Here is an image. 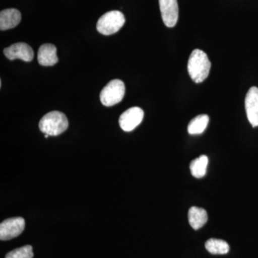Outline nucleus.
Masks as SVG:
<instances>
[{
  "label": "nucleus",
  "instance_id": "1",
  "mask_svg": "<svg viewBox=\"0 0 258 258\" xmlns=\"http://www.w3.org/2000/svg\"><path fill=\"white\" fill-rule=\"evenodd\" d=\"M188 72L191 80L195 83H200L207 79L211 69V62L208 55L203 50H193L188 61Z\"/></svg>",
  "mask_w": 258,
  "mask_h": 258
},
{
  "label": "nucleus",
  "instance_id": "2",
  "mask_svg": "<svg viewBox=\"0 0 258 258\" xmlns=\"http://www.w3.org/2000/svg\"><path fill=\"white\" fill-rule=\"evenodd\" d=\"M69 127L67 117L62 112L54 111L44 115L39 123V128L42 133L49 136H58Z\"/></svg>",
  "mask_w": 258,
  "mask_h": 258
},
{
  "label": "nucleus",
  "instance_id": "3",
  "mask_svg": "<svg viewBox=\"0 0 258 258\" xmlns=\"http://www.w3.org/2000/svg\"><path fill=\"white\" fill-rule=\"evenodd\" d=\"M125 21L124 15L121 12L113 10L102 15L97 23L96 29L102 35H113L119 31Z\"/></svg>",
  "mask_w": 258,
  "mask_h": 258
},
{
  "label": "nucleus",
  "instance_id": "4",
  "mask_svg": "<svg viewBox=\"0 0 258 258\" xmlns=\"http://www.w3.org/2000/svg\"><path fill=\"white\" fill-rule=\"evenodd\" d=\"M125 85L119 79L112 80L100 93V100L103 106H114L123 100L125 95Z\"/></svg>",
  "mask_w": 258,
  "mask_h": 258
},
{
  "label": "nucleus",
  "instance_id": "5",
  "mask_svg": "<svg viewBox=\"0 0 258 258\" xmlns=\"http://www.w3.org/2000/svg\"><path fill=\"white\" fill-rule=\"evenodd\" d=\"M25 221L23 217H12L0 224V240H10L18 237L25 230Z\"/></svg>",
  "mask_w": 258,
  "mask_h": 258
},
{
  "label": "nucleus",
  "instance_id": "6",
  "mask_svg": "<svg viewBox=\"0 0 258 258\" xmlns=\"http://www.w3.org/2000/svg\"><path fill=\"white\" fill-rule=\"evenodd\" d=\"M144 115L143 110L139 107L128 108L120 115L118 120L120 128L124 132H132L142 123Z\"/></svg>",
  "mask_w": 258,
  "mask_h": 258
},
{
  "label": "nucleus",
  "instance_id": "7",
  "mask_svg": "<svg viewBox=\"0 0 258 258\" xmlns=\"http://www.w3.org/2000/svg\"><path fill=\"white\" fill-rule=\"evenodd\" d=\"M159 2L164 25L168 28L175 26L179 18L177 0H159Z\"/></svg>",
  "mask_w": 258,
  "mask_h": 258
},
{
  "label": "nucleus",
  "instance_id": "8",
  "mask_svg": "<svg viewBox=\"0 0 258 258\" xmlns=\"http://www.w3.org/2000/svg\"><path fill=\"white\" fill-rule=\"evenodd\" d=\"M5 55L10 60L20 59L25 62L33 60L34 51L32 47L25 42H18L4 50Z\"/></svg>",
  "mask_w": 258,
  "mask_h": 258
},
{
  "label": "nucleus",
  "instance_id": "9",
  "mask_svg": "<svg viewBox=\"0 0 258 258\" xmlns=\"http://www.w3.org/2000/svg\"><path fill=\"white\" fill-rule=\"evenodd\" d=\"M244 103L249 123L253 127L258 126V88H249Z\"/></svg>",
  "mask_w": 258,
  "mask_h": 258
},
{
  "label": "nucleus",
  "instance_id": "10",
  "mask_svg": "<svg viewBox=\"0 0 258 258\" xmlns=\"http://www.w3.org/2000/svg\"><path fill=\"white\" fill-rule=\"evenodd\" d=\"M39 64L43 66H52L58 62L57 48L52 44H44L39 48L37 53Z\"/></svg>",
  "mask_w": 258,
  "mask_h": 258
},
{
  "label": "nucleus",
  "instance_id": "11",
  "mask_svg": "<svg viewBox=\"0 0 258 258\" xmlns=\"http://www.w3.org/2000/svg\"><path fill=\"white\" fill-rule=\"evenodd\" d=\"M21 21V13L16 9H7L0 13V30H7L18 26Z\"/></svg>",
  "mask_w": 258,
  "mask_h": 258
},
{
  "label": "nucleus",
  "instance_id": "12",
  "mask_svg": "<svg viewBox=\"0 0 258 258\" xmlns=\"http://www.w3.org/2000/svg\"><path fill=\"white\" fill-rule=\"evenodd\" d=\"M188 219L190 225L194 230H197L203 227L207 223L208 215L207 211L198 207H191L188 212Z\"/></svg>",
  "mask_w": 258,
  "mask_h": 258
},
{
  "label": "nucleus",
  "instance_id": "13",
  "mask_svg": "<svg viewBox=\"0 0 258 258\" xmlns=\"http://www.w3.org/2000/svg\"><path fill=\"white\" fill-rule=\"evenodd\" d=\"M210 118L208 115H200L194 118L188 125V132L191 135L203 134L208 127Z\"/></svg>",
  "mask_w": 258,
  "mask_h": 258
},
{
  "label": "nucleus",
  "instance_id": "14",
  "mask_svg": "<svg viewBox=\"0 0 258 258\" xmlns=\"http://www.w3.org/2000/svg\"><path fill=\"white\" fill-rule=\"evenodd\" d=\"M208 157L205 155L200 156V157L194 159L190 164V171L195 178H203L207 173V168L208 166Z\"/></svg>",
  "mask_w": 258,
  "mask_h": 258
},
{
  "label": "nucleus",
  "instance_id": "15",
  "mask_svg": "<svg viewBox=\"0 0 258 258\" xmlns=\"http://www.w3.org/2000/svg\"><path fill=\"white\" fill-rule=\"evenodd\" d=\"M205 247L209 252L213 254H225L230 250V246L227 242L215 238L207 241Z\"/></svg>",
  "mask_w": 258,
  "mask_h": 258
},
{
  "label": "nucleus",
  "instance_id": "16",
  "mask_svg": "<svg viewBox=\"0 0 258 258\" xmlns=\"http://www.w3.org/2000/svg\"><path fill=\"white\" fill-rule=\"evenodd\" d=\"M34 254L31 245H25L8 252L5 258H32Z\"/></svg>",
  "mask_w": 258,
  "mask_h": 258
},
{
  "label": "nucleus",
  "instance_id": "17",
  "mask_svg": "<svg viewBox=\"0 0 258 258\" xmlns=\"http://www.w3.org/2000/svg\"><path fill=\"white\" fill-rule=\"evenodd\" d=\"M48 137H49V135H47V134H45V138L47 139V138H48Z\"/></svg>",
  "mask_w": 258,
  "mask_h": 258
}]
</instances>
